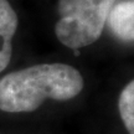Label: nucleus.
Listing matches in <instances>:
<instances>
[{
  "label": "nucleus",
  "instance_id": "1",
  "mask_svg": "<svg viewBox=\"0 0 134 134\" xmlns=\"http://www.w3.org/2000/svg\"><path fill=\"white\" fill-rule=\"evenodd\" d=\"M81 72L65 63H42L0 78V109L9 113L36 110L45 100H70L83 90Z\"/></svg>",
  "mask_w": 134,
  "mask_h": 134
},
{
  "label": "nucleus",
  "instance_id": "2",
  "mask_svg": "<svg viewBox=\"0 0 134 134\" xmlns=\"http://www.w3.org/2000/svg\"><path fill=\"white\" fill-rule=\"evenodd\" d=\"M118 0H58L55 25L58 41L68 48L90 46L100 37L108 15Z\"/></svg>",
  "mask_w": 134,
  "mask_h": 134
},
{
  "label": "nucleus",
  "instance_id": "3",
  "mask_svg": "<svg viewBox=\"0 0 134 134\" xmlns=\"http://www.w3.org/2000/svg\"><path fill=\"white\" fill-rule=\"evenodd\" d=\"M110 32L124 42H134V0H118L107 19Z\"/></svg>",
  "mask_w": 134,
  "mask_h": 134
},
{
  "label": "nucleus",
  "instance_id": "4",
  "mask_svg": "<svg viewBox=\"0 0 134 134\" xmlns=\"http://www.w3.org/2000/svg\"><path fill=\"white\" fill-rule=\"evenodd\" d=\"M18 29V15L8 0H0V72L8 67L13 55V38Z\"/></svg>",
  "mask_w": 134,
  "mask_h": 134
},
{
  "label": "nucleus",
  "instance_id": "5",
  "mask_svg": "<svg viewBox=\"0 0 134 134\" xmlns=\"http://www.w3.org/2000/svg\"><path fill=\"white\" fill-rule=\"evenodd\" d=\"M118 109L127 132L134 134V80L130 81L120 92Z\"/></svg>",
  "mask_w": 134,
  "mask_h": 134
}]
</instances>
